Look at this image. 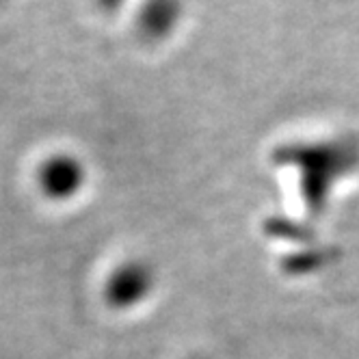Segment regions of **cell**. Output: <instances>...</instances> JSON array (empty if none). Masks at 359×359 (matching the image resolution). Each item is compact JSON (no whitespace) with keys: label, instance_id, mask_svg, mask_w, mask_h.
<instances>
[{"label":"cell","instance_id":"cell-2","mask_svg":"<svg viewBox=\"0 0 359 359\" xmlns=\"http://www.w3.org/2000/svg\"><path fill=\"white\" fill-rule=\"evenodd\" d=\"M154 288V273L143 262H126L109 277L104 286V299L117 310L139 305L149 297Z\"/></svg>","mask_w":359,"mask_h":359},{"label":"cell","instance_id":"cell-3","mask_svg":"<svg viewBox=\"0 0 359 359\" xmlns=\"http://www.w3.org/2000/svg\"><path fill=\"white\" fill-rule=\"evenodd\" d=\"M95 3H97L102 9H107V11H115V9H119V7H121L123 0H95Z\"/></svg>","mask_w":359,"mask_h":359},{"label":"cell","instance_id":"cell-1","mask_svg":"<svg viewBox=\"0 0 359 359\" xmlns=\"http://www.w3.org/2000/svg\"><path fill=\"white\" fill-rule=\"evenodd\" d=\"M87 182L83 163L72 154H53L37 169L39 191L53 201H67L81 193Z\"/></svg>","mask_w":359,"mask_h":359}]
</instances>
